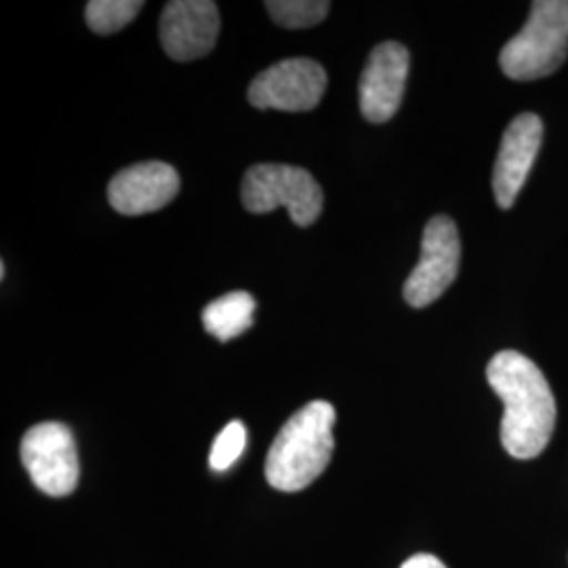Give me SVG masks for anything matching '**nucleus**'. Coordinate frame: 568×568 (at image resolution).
I'll use <instances>...</instances> for the list:
<instances>
[{
	"instance_id": "0eeeda50",
	"label": "nucleus",
	"mask_w": 568,
	"mask_h": 568,
	"mask_svg": "<svg viewBox=\"0 0 568 568\" xmlns=\"http://www.w3.org/2000/svg\"><path fill=\"white\" fill-rule=\"evenodd\" d=\"M325 68L318 61L293 58L270 65L248 84V103L260 110L307 112L326 91Z\"/></svg>"
},
{
	"instance_id": "ddd939ff",
	"label": "nucleus",
	"mask_w": 568,
	"mask_h": 568,
	"mask_svg": "<svg viewBox=\"0 0 568 568\" xmlns=\"http://www.w3.org/2000/svg\"><path fill=\"white\" fill-rule=\"evenodd\" d=\"M140 0H91L87 4V23L98 34H116L142 11Z\"/></svg>"
},
{
	"instance_id": "6e6552de",
	"label": "nucleus",
	"mask_w": 568,
	"mask_h": 568,
	"mask_svg": "<svg viewBox=\"0 0 568 568\" xmlns=\"http://www.w3.org/2000/svg\"><path fill=\"white\" fill-rule=\"evenodd\" d=\"M164 53L175 61L201 60L220 37V11L211 0H173L161 16Z\"/></svg>"
},
{
	"instance_id": "dca6fc26",
	"label": "nucleus",
	"mask_w": 568,
	"mask_h": 568,
	"mask_svg": "<svg viewBox=\"0 0 568 568\" xmlns=\"http://www.w3.org/2000/svg\"><path fill=\"white\" fill-rule=\"evenodd\" d=\"M400 568H447L436 556L432 554H417L413 558H408Z\"/></svg>"
},
{
	"instance_id": "1a4fd4ad",
	"label": "nucleus",
	"mask_w": 568,
	"mask_h": 568,
	"mask_svg": "<svg viewBox=\"0 0 568 568\" xmlns=\"http://www.w3.org/2000/svg\"><path fill=\"white\" fill-rule=\"evenodd\" d=\"M410 55L400 42L377 44L361 77V110L366 121L387 122L400 108L405 95Z\"/></svg>"
},
{
	"instance_id": "f03ea898",
	"label": "nucleus",
	"mask_w": 568,
	"mask_h": 568,
	"mask_svg": "<svg viewBox=\"0 0 568 568\" xmlns=\"http://www.w3.org/2000/svg\"><path fill=\"white\" fill-rule=\"evenodd\" d=\"M335 408L326 400H314L300 408L278 432L265 457L270 487L295 493L310 487L333 457Z\"/></svg>"
},
{
	"instance_id": "20e7f679",
	"label": "nucleus",
	"mask_w": 568,
	"mask_h": 568,
	"mask_svg": "<svg viewBox=\"0 0 568 568\" xmlns=\"http://www.w3.org/2000/svg\"><path fill=\"white\" fill-rule=\"evenodd\" d=\"M323 187L302 166L255 164L244 173L243 204L251 213L286 206L293 224L307 227L323 213Z\"/></svg>"
},
{
	"instance_id": "f8f14e48",
	"label": "nucleus",
	"mask_w": 568,
	"mask_h": 568,
	"mask_svg": "<svg viewBox=\"0 0 568 568\" xmlns=\"http://www.w3.org/2000/svg\"><path fill=\"white\" fill-rule=\"evenodd\" d=\"M255 300L246 291H234L222 295L220 300L211 302L204 307L203 325L209 335L217 337L220 342H230L253 325L255 314Z\"/></svg>"
},
{
	"instance_id": "7ed1b4c3",
	"label": "nucleus",
	"mask_w": 568,
	"mask_h": 568,
	"mask_svg": "<svg viewBox=\"0 0 568 568\" xmlns=\"http://www.w3.org/2000/svg\"><path fill=\"white\" fill-rule=\"evenodd\" d=\"M568 53V0H537L525 28L504 47L499 65L511 81L554 74Z\"/></svg>"
},
{
	"instance_id": "9b49d317",
	"label": "nucleus",
	"mask_w": 568,
	"mask_h": 568,
	"mask_svg": "<svg viewBox=\"0 0 568 568\" xmlns=\"http://www.w3.org/2000/svg\"><path fill=\"white\" fill-rule=\"evenodd\" d=\"M180 192V175L171 164H133L116 173L108 185V201L121 215H145L161 211Z\"/></svg>"
},
{
	"instance_id": "39448f33",
	"label": "nucleus",
	"mask_w": 568,
	"mask_h": 568,
	"mask_svg": "<svg viewBox=\"0 0 568 568\" xmlns=\"http://www.w3.org/2000/svg\"><path fill=\"white\" fill-rule=\"evenodd\" d=\"M21 462L32 483L49 497H65L79 485V453L70 427L47 422L21 438Z\"/></svg>"
},
{
	"instance_id": "4468645a",
	"label": "nucleus",
	"mask_w": 568,
	"mask_h": 568,
	"mask_svg": "<svg viewBox=\"0 0 568 568\" xmlns=\"http://www.w3.org/2000/svg\"><path fill=\"white\" fill-rule=\"evenodd\" d=\"M267 13L283 28H312L325 20L331 4L325 0H267Z\"/></svg>"
},
{
	"instance_id": "2eb2a0df",
	"label": "nucleus",
	"mask_w": 568,
	"mask_h": 568,
	"mask_svg": "<svg viewBox=\"0 0 568 568\" xmlns=\"http://www.w3.org/2000/svg\"><path fill=\"white\" fill-rule=\"evenodd\" d=\"M246 447V427L243 422H230L215 438L209 464L215 471H225L227 467L234 466Z\"/></svg>"
},
{
	"instance_id": "9d476101",
	"label": "nucleus",
	"mask_w": 568,
	"mask_h": 568,
	"mask_svg": "<svg viewBox=\"0 0 568 568\" xmlns=\"http://www.w3.org/2000/svg\"><path fill=\"white\" fill-rule=\"evenodd\" d=\"M544 140V122L537 114H520L509 122L493 171V192L501 209L516 203Z\"/></svg>"
},
{
	"instance_id": "f257e3e1",
	"label": "nucleus",
	"mask_w": 568,
	"mask_h": 568,
	"mask_svg": "<svg viewBox=\"0 0 568 568\" xmlns=\"http://www.w3.org/2000/svg\"><path fill=\"white\" fill-rule=\"evenodd\" d=\"M487 379L506 406L504 448L516 459L541 455L556 426V403L539 366L520 352L504 349L490 358Z\"/></svg>"
},
{
	"instance_id": "423d86ee",
	"label": "nucleus",
	"mask_w": 568,
	"mask_h": 568,
	"mask_svg": "<svg viewBox=\"0 0 568 568\" xmlns=\"http://www.w3.org/2000/svg\"><path fill=\"white\" fill-rule=\"evenodd\" d=\"M462 262V241L455 222L447 215L429 220L424 230L419 264L406 278L403 295L410 307L434 304L455 283Z\"/></svg>"
}]
</instances>
